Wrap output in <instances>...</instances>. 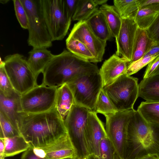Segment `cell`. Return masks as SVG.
<instances>
[{
    "label": "cell",
    "instance_id": "obj_1",
    "mask_svg": "<svg viewBox=\"0 0 159 159\" xmlns=\"http://www.w3.org/2000/svg\"><path fill=\"white\" fill-rule=\"evenodd\" d=\"M18 127L32 148L51 145L68 134L64 121L55 108L39 113L20 112Z\"/></svg>",
    "mask_w": 159,
    "mask_h": 159
},
{
    "label": "cell",
    "instance_id": "obj_2",
    "mask_svg": "<svg viewBox=\"0 0 159 159\" xmlns=\"http://www.w3.org/2000/svg\"><path fill=\"white\" fill-rule=\"evenodd\" d=\"M159 157V126L147 122L135 110L129 122L124 159Z\"/></svg>",
    "mask_w": 159,
    "mask_h": 159
},
{
    "label": "cell",
    "instance_id": "obj_3",
    "mask_svg": "<svg viewBox=\"0 0 159 159\" xmlns=\"http://www.w3.org/2000/svg\"><path fill=\"white\" fill-rule=\"evenodd\" d=\"M99 71L97 65L65 49L54 55L45 68L42 83L57 88L80 75Z\"/></svg>",
    "mask_w": 159,
    "mask_h": 159
},
{
    "label": "cell",
    "instance_id": "obj_4",
    "mask_svg": "<svg viewBox=\"0 0 159 159\" xmlns=\"http://www.w3.org/2000/svg\"><path fill=\"white\" fill-rule=\"evenodd\" d=\"M20 0L28 17V45L33 48L51 47L53 41L43 16L41 0Z\"/></svg>",
    "mask_w": 159,
    "mask_h": 159
},
{
    "label": "cell",
    "instance_id": "obj_5",
    "mask_svg": "<svg viewBox=\"0 0 159 159\" xmlns=\"http://www.w3.org/2000/svg\"><path fill=\"white\" fill-rule=\"evenodd\" d=\"M66 84L72 93L75 104L94 111L99 94L103 88L99 72L80 75Z\"/></svg>",
    "mask_w": 159,
    "mask_h": 159
},
{
    "label": "cell",
    "instance_id": "obj_6",
    "mask_svg": "<svg viewBox=\"0 0 159 159\" xmlns=\"http://www.w3.org/2000/svg\"><path fill=\"white\" fill-rule=\"evenodd\" d=\"M138 79L126 74L103 88L117 111L133 110L139 97Z\"/></svg>",
    "mask_w": 159,
    "mask_h": 159
},
{
    "label": "cell",
    "instance_id": "obj_7",
    "mask_svg": "<svg viewBox=\"0 0 159 159\" xmlns=\"http://www.w3.org/2000/svg\"><path fill=\"white\" fill-rule=\"evenodd\" d=\"M90 111L74 104L64 121L68 134L77 152L76 159H84L90 154L85 137Z\"/></svg>",
    "mask_w": 159,
    "mask_h": 159
},
{
    "label": "cell",
    "instance_id": "obj_8",
    "mask_svg": "<svg viewBox=\"0 0 159 159\" xmlns=\"http://www.w3.org/2000/svg\"><path fill=\"white\" fill-rule=\"evenodd\" d=\"M4 68L11 84L21 95L37 85V78L23 56L19 53L4 58Z\"/></svg>",
    "mask_w": 159,
    "mask_h": 159
},
{
    "label": "cell",
    "instance_id": "obj_9",
    "mask_svg": "<svg viewBox=\"0 0 159 159\" xmlns=\"http://www.w3.org/2000/svg\"><path fill=\"white\" fill-rule=\"evenodd\" d=\"M43 16L52 41L62 40L70 27V16L64 0H41Z\"/></svg>",
    "mask_w": 159,
    "mask_h": 159
},
{
    "label": "cell",
    "instance_id": "obj_10",
    "mask_svg": "<svg viewBox=\"0 0 159 159\" xmlns=\"http://www.w3.org/2000/svg\"><path fill=\"white\" fill-rule=\"evenodd\" d=\"M135 110H130L105 115L106 130L115 148L117 159H124L127 127Z\"/></svg>",
    "mask_w": 159,
    "mask_h": 159
},
{
    "label": "cell",
    "instance_id": "obj_11",
    "mask_svg": "<svg viewBox=\"0 0 159 159\" xmlns=\"http://www.w3.org/2000/svg\"><path fill=\"white\" fill-rule=\"evenodd\" d=\"M57 88L43 83L37 85L21 96L23 112L37 113L49 111L55 108Z\"/></svg>",
    "mask_w": 159,
    "mask_h": 159
},
{
    "label": "cell",
    "instance_id": "obj_12",
    "mask_svg": "<svg viewBox=\"0 0 159 159\" xmlns=\"http://www.w3.org/2000/svg\"><path fill=\"white\" fill-rule=\"evenodd\" d=\"M68 36L83 43L93 56L96 63L102 61L107 42L101 40L95 35L85 20L75 24Z\"/></svg>",
    "mask_w": 159,
    "mask_h": 159
},
{
    "label": "cell",
    "instance_id": "obj_13",
    "mask_svg": "<svg viewBox=\"0 0 159 159\" xmlns=\"http://www.w3.org/2000/svg\"><path fill=\"white\" fill-rule=\"evenodd\" d=\"M138 26L133 18L122 19L120 28L116 38V54L127 59H132L133 46Z\"/></svg>",
    "mask_w": 159,
    "mask_h": 159
},
{
    "label": "cell",
    "instance_id": "obj_14",
    "mask_svg": "<svg viewBox=\"0 0 159 159\" xmlns=\"http://www.w3.org/2000/svg\"><path fill=\"white\" fill-rule=\"evenodd\" d=\"M38 157L47 159H62L68 157L76 159L77 153L68 134L51 145L39 148H32Z\"/></svg>",
    "mask_w": 159,
    "mask_h": 159
},
{
    "label": "cell",
    "instance_id": "obj_15",
    "mask_svg": "<svg viewBox=\"0 0 159 159\" xmlns=\"http://www.w3.org/2000/svg\"><path fill=\"white\" fill-rule=\"evenodd\" d=\"M97 113L90 111L85 129V137L90 154L99 156L101 140L107 136L104 125Z\"/></svg>",
    "mask_w": 159,
    "mask_h": 159
},
{
    "label": "cell",
    "instance_id": "obj_16",
    "mask_svg": "<svg viewBox=\"0 0 159 159\" xmlns=\"http://www.w3.org/2000/svg\"><path fill=\"white\" fill-rule=\"evenodd\" d=\"M129 62L127 59L116 53L106 60L99 71L103 88L112 84L120 76L126 74Z\"/></svg>",
    "mask_w": 159,
    "mask_h": 159
},
{
    "label": "cell",
    "instance_id": "obj_17",
    "mask_svg": "<svg viewBox=\"0 0 159 159\" xmlns=\"http://www.w3.org/2000/svg\"><path fill=\"white\" fill-rule=\"evenodd\" d=\"M21 96L16 91L8 96H5L0 93V112L19 132V115L20 113L23 111L21 103Z\"/></svg>",
    "mask_w": 159,
    "mask_h": 159
},
{
    "label": "cell",
    "instance_id": "obj_18",
    "mask_svg": "<svg viewBox=\"0 0 159 159\" xmlns=\"http://www.w3.org/2000/svg\"><path fill=\"white\" fill-rule=\"evenodd\" d=\"M85 21L93 33L101 40L107 42L112 37L105 16L99 8Z\"/></svg>",
    "mask_w": 159,
    "mask_h": 159
},
{
    "label": "cell",
    "instance_id": "obj_19",
    "mask_svg": "<svg viewBox=\"0 0 159 159\" xmlns=\"http://www.w3.org/2000/svg\"><path fill=\"white\" fill-rule=\"evenodd\" d=\"M29 54L27 63L37 77L54 56L46 48H33Z\"/></svg>",
    "mask_w": 159,
    "mask_h": 159
},
{
    "label": "cell",
    "instance_id": "obj_20",
    "mask_svg": "<svg viewBox=\"0 0 159 159\" xmlns=\"http://www.w3.org/2000/svg\"><path fill=\"white\" fill-rule=\"evenodd\" d=\"M139 97L147 102H159V74L141 81L139 84Z\"/></svg>",
    "mask_w": 159,
    "mask_h": 159
},
{
    "label": "cell",
    "instance_id": "obj_21",
    "mask_svg": "<svg viewBox=\"0 0 159 159\" xmlns=\"http://www.w3.org/2000/svg\"><path fill=\"white\" fill-rule=\"evenodd\" d=\"M74 104L73 95L66 84L57 88L55 108L64 121Z\"/></svg>",
    "mask_w": 159,
    "mask_h": 159
},
{
    "label": "cell",
    "instance_id": "obj_22",
    "mask_svg": "<svg viewBox=\"0 0 159 159\" xmlns=\"http://www.w3.org/2000/svg\"><path fill=\"white\" fill-rule=\"evenodd\" d=\"M154 43L146 30L138 28L134 42L132 59L130 62L143 57Z\"/></svg>",
    "mask_w": 159,
    "mask_h": 159
},
{
    "label": "cell",
    "instance_id": "obj_23",
    "mask_svg": "<svg viewBox=\"0 0 159 159\" xmlns=\"http://www.w3.org/2000/svg\"><path fill=\"white\" fill-rule=\"evenodd\" d=\"M5 145L4 156L12 157L24 152L30 147V145L21 135L11 138H3Z\"/></svg>",
    "mask_w": 159,
    "mask_h": 159
},
{
    "label": "cell",
    "instance_id": "obj_24",
    "mask_svg": "<svg viewBox=\"0 0 159 159\" xmlns=\"http://www.w3.org/2000/svg\"><path fill=\"white\" fill-rule=\"evenodd\" d=\"M99 9L104 14L112 37L116 38L119 34L122 23V19L114 6L105 4Z\"/></svg>",
    "mask_w": 159,
    "mask_h": 159
},
{
    "label": "cell",
    "instance_id": "obj_25",
    "mask_svg": "<svg viewBox=\"0 0 159 159\" xmlns=\"http://www.w3.org/2000/svg\"><path fill=\"white\" fill-rule=\"evenodd\" d=\"M68 50L76 56L91 63H96L94 57L87 47L82 42L68 36L66 40Z\"/></svg>",
    "mask_w": 159,
    "mask_h": 159
},
{
    "label": "cell",
    "instance_id": "obj_26",
    "mask_svg": "<svg viewBox=\"0 0 159 159\" xmlns=\"http://www.w3.org/2000/svg\"><path fill=\"white\" fill-rule=\"evenodd\" d=\"M114 6L121 19H134L139 9V0L113 1Z\"/></svg>",
    "mask_w": 159,
    "mask_h": 159
},
{
    "label": "cell",
    "instance_id": "obj_27",
    "mask_svg": "<svg viewBox=\"0 0 159 159\" xmlns=\"http://www.w3.org/2000/svg\"><path fill=\"white\" fill-rule=\"evenodd\" d=\"M137 110L147 122L159 126V102H143Z\"/></svg>",
    "mask_w": 159,
    "mask_h": 159
},
{
    "label": "cell",
    "instance_id": "obj_28",
    "mask_svg": "<svg viewBox=\"0 0 159 159\" xmlns=\"http://www.w3.org/2000/svg\"><path fill=\"white\" fill-rule=\"evenodd\" d=\"M94 0H80L72 19L78 21L85 20L98 8Z\"/></svg>",
    "mask_w": 159,
    "mask_h": 159
},
{
    "label": "cell",
    "instance_id": "obj_29",
    "mask_svg": "<svg viewBox=\"0 0 159 159\" xmlns=\"http://www.w3.org/2000/svg\"><path fill=\"white\" fill-rule=\"evenodd\" d=\"M158 13V12L149 8L139 9L134 20L138 28L147 30L152 24Z\"/></svg>",
    "mask_w": 159,
    "mask_h": 159
},
{
    "label": "cell",
    "instance_id": "obj_30",
    "mask_svg": "<svg viewBox=\"0 0 159 159\" xmlns=\"http://www.w3.org/2000/svg\"><path fill=\"white\" fill-rule=\"evenodd\" d=\"M94 111L106 115L112 114L118 111L111 100L102 89L99 94Z\"/></svg>",
    "mask_w": 159,
    "mask_h": 159
},
{
    "label": "cell",
    "instance_id": "obj_31",
    "mask_svg": "<svg viewBox=\"0 0 159 159\" xmlns=\"http://www.w3.org/2000/svg\"><path fill=\"white\" fill-rule=\"evenodd\" d=\"M4 68V61L0 58V93L5 96L11 95L15 91Z\"/></svg>",
    "mask_w": 159,
    "mask_h": 159
},
{
    "label": "cell",
    "instance_id": "obj_32",
    "mask_svg": "<svg viewBox=\"0 0 159 159\" xmlns=\"http://www.w3.org/2000/svg\"><path fill=\"white\" fill-rule=\"evenodd\" d=\"M0 123V138H11L21 135L20 132L1 112Z\"/></svg>",
    "mask_w": 159,
    "mask_h": 159
},
{
    "label": "cell",
    "instance_id": "obj_33",
    "mask_svg": "<svg viewBox=\"0 0 159 159\" xmlns=\"http://www.w3.org/2000/svg\"><path fill=\"white\" fill-rule=\"evenodd\" d=\"M116 152L114 147L107 136L102 139L99 146L100 159H115Z\"/></svg>",
    "mask_w": 159,
    "mask_h": 159
},
{
    "label": "cell",
    "instance_id": "obj_34",
    "mask_svg": "<svg viewBox=\"0 0 159 159\" xmlns=\"http://www.w3.org/2000/svg\"><path fill=\"white\" fill-rule=\"evenodd\" d=\"M15 11L16 18L21 27L28 29V19L25 9L20 0H14Z\"/></svg>",
    "mask_w": 159,
    "mask_h": 159
},
{
    "label": "cell",
    "instance_id": "obj_35",
    "mask_svg": "<svg viewBox=\"0 0 159 159\" xmlns=\"http://www.w3.org/2000/svg\"><path fill=\"white\" fill-rule=\"evenodd\" d=\"M159 55L142 57L134 61L129 62L126 74L128 76H130L137 73Z\"/></svg>",
    "mask_w": 159,
    "mask_h": 159
},
{
    "label": "cell",
    "instance_id": "obj_36",
    "mask_svg": "<svg viewBox=\"0 0 159 159\" xmlns=\"http://www.w3.org/2000/svg\"><path fill=\"white\" fill-rule=\"evenodd\" d=\"M147 30L149 37L155 43L159 44V12Z\"/></svg>",
    "mask_w": 159,
    "mask_h": 159
},
{
    "label": "cell",
    "instance_id": "obj_37",
    "mask_svg": "<svg viewBox=\"0 0 159 159\" xmlns=\"http://www.w3.org/2000/svg\"><path fill=\"white\" fill-rule=\"evenodd\" d=\"M141 8H149L159 12V0H139Z\"/></svg>",
    "mask_w": 159,
    "mask_h": 159
},
{
    "label": "cell",
    "instance_id": "obj_38",
    "mask_svg": "<svg viewBox=\"0 0 159 159\" xmlns=\"http://www.w3.org/2000/svg\"><path fill=\"white\" fill-rule=\"evenodd\" d=\"M159 64V55L151 61L148 64L146 69L143 79L151 76L152 73Z\"/></svg>",
    "mask_w": 159,
    "mask_h": 159
},
{
    "label": "cell",
    "instance_id": "obj_39",
    "mask_svg": "<svg viewBox=\"0 0 159 159\" xmlns=\"http://www.w3.org/2000/svg\"><path fill=\"white\" fill-rule=\"evenodd\" d=\"M66 9L72 18L77 7L80 0H64Z\"/></svg>",
    "mask_w": 159,
    "mask_h": 159
},
{
    "label": "cell",
    "instance_id": "obj_40",
    "mask_svg": "<svg viewBox=\"0 0 159 159\" xmlns=\"http://www.w3.org/2000/svg\"><path fill=\"white\" fill-rule=\"evenodd\" d=\"M20 159H47L42 158L36 155L34 152L32 148L24 152L21 156Z\"/></svg>",
    "mask_w": 159,
    "mask_h": 159
},
{
    "label": "cell",
    "instance_id": "obj_41",
    "mask_svg": "<svg viewBox=\"0 0 159 159\" xmlns=\"http://www.w3.org/2000/svg\"><path fill=\"white\" fill-rule=\"evenodd\" d=\"M159 55V44L155 43L151 46L149 50L144 55L143 57H146Z\"/></svg>",
    "mask_w": 159,
    "mask_h": 159
},
{
    "label": "cell",
    "instance_id": "obj_42",
    "mask_svg": "<svg viewBox=\"0 0 159 159\" xmlns=\"http://www.w3.org/2000/svg\"><path fill=\"white\" fill-rule=\"evenodd\" d=\"M5 145L3 138H0V159H5L4 156Z\"/></svg>",
    "mask_w": 159,
    "mask_h": 159
},
{
    "label": "cell",
    "instance_id": "obj_43",
    "mask_svg": "<svg viewBox=\"0 0 159 159\" xmlns=\"http://www.w3.org/2000/svg\"><path fill=\"white\" fill-rule=\"evenodd\" d=\"M84 159H100L99 157L93 154H90Z\"/></svg>",
    "mask_w": 159,
    "mask_h": 159
},
{
    "label": "cell",
    "instance_id": "obj_44",
    "mask_svg": "<svg viewBox=\"0 0 159 159\" xmlns=\"http://www.w3.org/2000/svg\"><path fill=\"white\" fill-rule=\"evenodd\" d=\"M96 3L98 5H102L106 4L108 1L107 0H94Z\"/></svg>",
    "mask_w": 159,
    "mask_h": 159
},
{
    "label": "cell",
    "instance_id": "obj_45",
    "mask_svg": "<svg viewBox=\"0 0 159 159\" xmlns=\"http://www.w3.org/2000/svg\"><path fill=\"white\" fill-rule=\"evenodd\" d=\"M139 159H159V157L157 155H152Z\"/></svg>",
    "mask_w": 159,
    "mask_h": 159
},
{
    "label": "cell",
    "instance_id": "obj_46",
    "mask_svg": "<svg viewBox=\"0 0 159 159\" xmlns=\"http://www.w3.org/2000/svg\"><path fill=\"white\" fill-rule=\"evenodd\" d=\"M159 74V64L152 73L151 76Z\"/></svg>",
    "mask_w": 159,
    "mask_h": 159
},
{
    "label": "cell",
    "instance_id": "obj_47",
    "mask_svg": "<svg viewBox=\"0 0 159 159\" xmlns=\"http://www.w3.org/2000/svg\"><path fill=\"white\" fill-rule=\"evenodd\" d=\"M9 1V0H0V2L2 3L5 4L7 2Z\"/></svg>",
    "mask_w": 159,
    "mask_h": 159
},
{
    "label": "cell",
    "instance_id": "obj_48",
    "mask_svg": "<svg viewBox=\"0 0 159 159\" xmlns=\"http://www.w3.org/2000/svg\"><path fill=\"white\" fill-rule=\"evenodd\" d=\"M62 159H76V158H75V157H68L63 158Z\"/></svg>",
    "mask_w": 159,
    "mask_h": 159
},
{
    "label": "cell",
    "instance_id": "obj_49",
    "mask_svg": "<svg viewBox=\"0 0 159 159\" xmlns=\"http://www.w3.org/2000/svg\"><path fill=\"white\" fill-rule=\"evenodd\" d=\"M115 159H117L116 158V157H115Z\"/></svg>",
    "mask_w": 159,
    "mask_h": 159
}]
</instances>
